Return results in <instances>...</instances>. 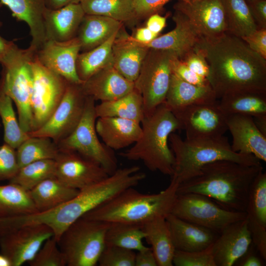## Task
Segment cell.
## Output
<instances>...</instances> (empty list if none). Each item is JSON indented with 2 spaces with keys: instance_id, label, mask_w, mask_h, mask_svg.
<instances>
[{
  "instance_id": "obj_1",
  "label": "cell",
  "mask_w": 266,
  "mask_h": 266,
  "mask_svg": "<svg viewBox=\"0 0 266 266\" xmlns=\"http://www.w3.org/2000/svg\"><path fill=\"white\" fill-rule=\"evenodd\" d=\"M209 70L207 79L217 99L242 91H266V59L241 38L228 33L200 46Z\"/></svg>"
},
{
  "instance_id": "obj_2",
  "label": "cell",
  "mask_w": 266,
  "mask_h": 266,
  "mask_svg": "<svg viewBox=\"0 0 266 266\" xmlns=\"http://www.w3.org/2000/svg\"><path fill=\"white\" fill-rule=\"evenodd\" d=\"M263 169L261 164L215 161L204 166L194 176L179 184L177 194H201L226 209L245 212L251 185Z\"/></svg>"
},
{
  "instance_id": "obj_3",
  "label": "cell",
  "mask_w": 266,
  "mask_h": 266,
  "mask_svg": "<svg viewBox=\"0 0 266 266\" xmlns=\"http://www.w3.org/2000/svg\"><path fill=\"white\" fill-rule=\"evenodd\" d=\"M139 170L136 166L117 168L112 174L80 190L69 200L46 211L44 216L46 223L56 233L62 234L87 213L124 190L137 186L146 177Z\"/></svg>"
},
{
  "instance_id": "obj_4",
  "label": "cell",
  "mask_w": 266,
  "mask_h": 266,
  "mask_svg": "<svg viewBox=\"0 0 266 266\" xmlns=\"http://www.w3.org/2000/svg\"><path fill=\"white\" fill-rule=\"evenodd\" d=\"M178 186L177 182L171 180L166 188L153 194L128 188L83 217L110 223L143 225L171 213Z\"/></svg>"
},
{
  "instance_id": "obj_5",
  "label": "cell",
  "mask_w": 266,
  "mask_h": 266,
  "mask_svg": "<svg viewBox=\"0 0 266 266\" xmlns=\"http://www.w3.org/2000/svg\"><path fill=\"white\" fill-rule=\"evenodd\" d=\"M142 133L129 149L120 155L130 161H141L148 169L172 176L174 156L169 147L170 134L181 126L171 111L163 103L141 122Z\"/></svg>"
},
{
  "instance_id": "obj_6",
  "label": "cell",
  "mask_w": 266,
  "mask_h": 266,
  "mask_svg": "<svg viewBox=\"0 0 266 266\" xmlns=\"http://www.w3.org/2000/svg\"><path fill=\"white\" fill-rule=\"evenodd\" d=\"M168 140L174 156L172 180L179 184L196 175L204 166L220 160H227L247 165L261 164L252 155L234 152L227 137L183 139L171 133Z\"/></svg>"
},
{
  "instance_id": "obj_7",
  "label": "cell",
  "mask_w": 266,
  "mask_h": 266,
  "mask_svg": "<svg viewBox=\"0 0 266 266\" xmlns=\"http://www.w3.org/2000/svg\"><path fill=\"white\" fill-rule=\"evenodd\" d=\"M36 52L30 45L26 49L19 48L17 45L0 63V82L5 93L15 103L20 126L27 133L33 130L32 63Z\"/></svg>"
},
{
  "instance_id": "obj_8",
  "label": "cell",
  "mask_w": 266,
  "mask_h": 266,
  "mask_svg": "<svg viewBox=\"0 0 266 266\" xmlns=\"http://www.w3.org/2000/svg\"><path fill=\"white\" fill-rule=\"evenodd\" d=\"M111 223L82 217L71 224L58 241L66 266H95L105 246Z\"/></svg>"
},
{
  "instance_id": "obj_9",
  "label": "cell",
  "mask_w": 266,
  "mask_h": 266,
  "mask_svg": "<svg viewBox=\"0 0 266 266\" xmlns=\"http://www.w3.org/2000/svg\"><path fill=\"white\" fill-rule=\"evenodd\" d=\"M95 100L87 96L83 115L74 130L57 144L60 151L76 152L101 166L109 175L118 168L113 150L101 143L96 130Z\"/></svg>"
},
{
  "instance_id": "obj_10",
  "label": "cell",
  "mask_w": 266,
  "mask_h": 266,
  "mask_svg": "<svg viewBox=\"0 0 266 266\" xmlns=\"http://www.w3.org/2000/svg\"><path fill=\"white\" fill-rule=\"evenodd\" d=\"M174 56L168 51L149 49L143 60L134 85L142 98L144 116L151 114L165 100Z\"/></svg>"
},
{
  "instance_id": "obj_11",
  "label": "cell",
  "mask_w": 266,
  "mask_h": 266,
  "mask_svg": "<svg viewBox=\"0 0 266 266\" xmlns=\"http://www.w3.org/2000/svg\"><path fill=\"white\" fill-rule=\"evenodd\" d=\"M170 213L219 234L230 224L246 218V212L229 210L196 193L177 194Z\"/></svg>"
},
{
  "instance_id": "obj_12",
  "label": "cell",
  "mask_w": 266,
  "mask_h": 266,
  "mask_svg": "<svg viewBox=\"0 0 266 266\" xmlns=\"http://www.w3.org/2000/svg\"><path fill=\"white\" fill-rule=\"evenodd\" d=\"M32 67V132L41 127L52 115L61 102L68 83L64 78L41 65L35 56Z\"/></svg>"
},
{
  "instance_id": "obj_13",
  "label": "cell",
  "mask_w": 266,
  "mask_h": 266,
  "mask_svg": "<svg viewBox=\"0 0 266 266\" xmlns=\"http://www.w3.org/2000/svg\"><path fill=\"white\" fill-rule=\"evenodd\" d=\"M87 96L80 84L67 83L59 104L48 120L30 136L48 137L56 143L68 136L76 128L83 115Z\"/></svg>"
},
{
  "instance_id": "obj_14",
  "label": "cell",
  "mask_w": 266,
  "mask_h": 266,
  "mask_svg": "<svg viewBox=\"0 0 266 266\" xmlns=\"http://www.w3.org/2000/svg\"><path fill=\"white\" fill-rule=\"evenodd\" d=\"M53 236L52 230L44 224L0 227V253L9 258L12 266H20L31 261L43 243Z\"/></svg>"
},
{
  "instance_id": "obj_15",
  "label": "cell",
  "mask_w": 266,
  "mask_h": 266,
  "mask_svg": "<svg viewBox=\"0 0 266 266\" xmlns=\"http://www.w3.org/2000/svg\"><path fill=\"white\" fill-rule=\"evenodd\" d=\"M178 119L186 139L216 138L228 130L226 116L219 100L192 104L172 112Z\"/></svg>"
},
{
  "instance_id": "obj_16",
  "label": "cell",
  "mask_w": 266,
  "mask_h": 266,
  "mask_svg": "<svg viewBox=\"0 0 266 266\" xmlns=\"http://www.w3.org/2000/svg\"><path fill=\"white\" fill-rule=\"evenodd\" d=\"M173 8L187 17L205 41L215 39L227 33L222 0H178Z\"/></svg>"
},
{
  "instance_id": "obj_17",
  "label": "cell",
  "mask_w": 266,
  "mask_h": 266,
  "mask_svg": "<svg viewBox=\"0 0 266 266\" xmlns=\"http://www.w3.org/2000/svg\"><path fill=\"white\" fill-rule=\"evenodd\" d=\"M81 46L78 38L65 41L46 40L36 51L35 56L44 66L67 82L80 84L76 71V61Z\"/></svg>"
},
{
  "instance_id": "obj_18",
  "label": "cell",
  "mask_w": 266,
  "mask_h": 266,
  "mask_svg": "<svg viewBox=\"0 0 266 266\" xmlns=\"http://www.w3.org/2000/svg\"><path fill=\"white\" fill-rule=\"evenodd\" d=\"M55 160L56 177L79 190L109 175L99 164L76 152L60 151Z\"/></svg>"
},
{
  "instance_id": "obj_19",
  "label": "cell",
  "mask_w": 266,
  "mask_h": 266,
  "mask_svg": "<svg viewBox=\"0 0 266 266\" xmlns=\"http://www.w3.org/2000/svg\"><path fill=\"white\" fill-rule=\"evenodd\" d=\"M172 19L175 27L172 31L148 43L138 42L149 49L169 51L182 60L189 52L200 48L204 40L187 17L180 12L175 10Z\"/></svg>"
},
{
  "instance_id": "obj_20",
  "label": "cell",
  "mask_w": 266,
  "mask_h": 266,
  "mask_svg": "<svg viewBox=\"0 0 266 266\" xmlns=\"http://www.w3.org/2000/svg\"><path fill=\"white\" fill-rule=\"evenodd\" d=\"M252 243L246 218L225 228L212 245L216 266H232Z\"/></svg>"
},
{
  "instance_id": "obj_21",
  "label": "cell",
  "mask_w": 266,
  "mask_h": 266,
  "mask_svg": "<svg viewBox=\"0 0 266 266\" xmlns=\"http://www.w3.org/2000/svg\"><path fill=\"white\" fill-rule=\"evenodd\" d=\"M226 116L228 130L233 138L232 150L237 153L252 155L260 161H266V136L258 129L253 117L242 114Z\"/></svg>"
},
{
  "instance_id": "obj_22",
  "label": "cell",
  "mask_w": 266,
  "mask_h": 266,
  "mask_svg": "<svg viewBox=\"0 0 266 266\" xmlns=\"http://www.w3.org/2000/svg\"><path fill=\"white\" fill-rule=\"evenodd\" d=\"M81 87L86 96L101 102L117 100L134 89V82L122 76L112 64L83 82Z\"/></svg>"
},
{
  "instance_id": "obj_23",
  "label": "cell",
  "mask_w": 266,
  "mask_h": 266,
  "mask_svg": "<svg viewBox=\"0 0 266 266\" xmlns=\"http://www.w3.org/2000/svg\"><path fill=\"white\" fill-rule=\"evenodd\" d=\"M85 15L80 3L56 9L46 7L43 13L45 40L65 41L75 37Z\"/></svg>"
},
{
  "instance_id": "obj_24",
  "label": "cell",
  "mask_w": 266,
  "mask_h": 266,
  "mask_svg": "<svg viewBox=\"0 0 266 266\" xmlns=\"http://www.w3.org/2000/svg\"><path fill=\"white\" fill-rule=\"evenodd\" d=\"M175 250L197 251L205 249L214 243L219 233L184 220L171 213L166 217Z\"/></svg>"
},
{
  "instance_id": "obj_25",
  "label": "cell",
  "mask_w": 266,
  "mask_h": 266,
  "mask_svg": "<svg viewBox=\"0 0 266 266\" xmlns=\"http://www.w3.org/2000/svg\"><path fill=\"white\" fill-rule=\"evenodd\" d=\"M119 32L112 48V65L125 78L134 82L149 49L143 46L133 36Z\"/></svg>"
},
{
  "instance_id": "obj_26",
  "label": "cell",
  "mask_w": 266,
  "mask_h": 266,
  "mask_svg": "<svg viewBox=\"0 0 266 266\" xmlns=\"http://www.w3.org/2000/svg\"><path fill=\"white\" fill-rule=\"evenodd\" d=\"M96 130L103 143L113 150L127 147L135 143L142 133L141 124L118 117H98Z\"/></svg>"
},
{
  "instance_id": "obj_27",
  "label": "cell",
  "mask_w": 266,
  "mask_h": 266,
  "mask_svg": "<svg viewBox=\"0 0 266 266\" xmlns=\"http://www.w3.org/2000/svg\"><path fill=\"white\" fill-rule=\"evenodd\" d=\"M18 21L27 23L32 36L30 45L37 50L45 41L43 13L44 0H0Z\"/></svg>"
},
{
  "instance_id": "obj_28",
  "label": "cell",
  "mask_w": 266,
  "mask_h": 266,
  "mask_svg": "<svg viewBox=\"0 0 266 266\" xmlns=\"http://www.w3.org/2000/svg\"><path fill=\"white\" fill-rule=\"evenodd\" d=\"M217 100L210 85L197 86L172 73L164 103L171 112L186 106Z\"/></svg>"
},
{
  "instance_id": "obj_29",
  "label": "cell",
  "mask_w": 266,
  "mask_h": 266,
  "mask_svg": "<svg viewBox=\"0 0 266 266\" xmlns=\"http://www.w3.org/2000/svg\"><path fill=\"white\" fill-rule=\"evenodd\" d=\"M123 23L109 17L85 14L78 29L81 51L86 52L101 44L121 29Z\"/></svg>"
},
{
  "instance_id": "obj_30",
  "label": "cell",
  "mask_w": 266,
  "mask_h": 266,
  "mask_svg": "<svg viewBox=\"0 0 266 266\" xmlns=\"http://www.w3.org/2000/svg\"><path fill=\"white\" fill-rule=\"evenodd\" d=\"M144 239L151 245L158 266H172L175 251L166 217H158L142 225Z\"/></svg>"
},
{
  "instance_id": "obj_31",
  "label": "cell",
  "mask_w": 266,
  "mask_h": 266,
  "mask_svg": "<svg viewBox=\"0 0 266 266\" xmlns=\"http://www.w3.org/2000/svg\"><path fill=\"white\" fill-rule=\"evenodd\" d=\"M79 191L66 185L57 177H53L37 184L29 191V193L38 212H42L69 200Z\"/></svg>"
},
{
  "instance_id": "obj_32",
  "label": "cell",
  "mask_w": 266,
  "mask_h": 266,
  "mask_svg": "<svg viewBox=\"0 0 266 266\" xmlns=\"http://www.w3.org/2000/svg\"><path fill=\"white\" fill-rule=\"evenodd\" d=\"M226 115L266 116V91H242L226 95L219 101Z\"/></svg>"
},
{
  "instance_id": "obj_33",
  "label": "cell",
  "mask_w": 266,
  "mask_h": 266,
  "mask_svg": "<svg viewBox=\"0 0 266 266\" xmlns=\"http://www.w3.org/2000/svg\"><path fill=\"white\" fill-rule=\"evenodd\" d=\"M95 109L98 118L118 117L141 123L144 117L142 98L135 89L117 100L101 102Z\"/></svg>"
},
{
  "instance_id": "obj_34",
  "label": "cell",
  "mask_w": 266,
  "mask_h": 266,
  "mask_svg": "<svg viewBox=\"0 0 266 266\" xmlns=\"http://www.w3.org/2000/svg\"><path fill=\"white\" fill-rule=\"evenodd\" d=\"M38 212L29 193L17 184L0 185V219Z\"/></svg>"
},
{
  "instance_id": "obj_35",
  "label": "cell",
  "mask_w": 266,
  "mask_h": 266,
  "mask_svg": "<svg viewBox=\"0 0 266 266\" xmlns=\"http://www.w3.org/2000/svg\"><path fill=\"white\" fill-rule=\"evenodd\" d=\"M118 32L101 44L79 54L76 61V71L82 82L112 64V48Z\"/></svg>"
},
{
  "instance_id": "obj_36",
  "label": "cell",
  "mask_w": 266,
  "mask_h": 266,
  "mask_svg": "<svg viewBox=\"0 0 266 266\" xmlns=\"http://www.w3.org/2000/svg\"><path fill=\"white\" fill-rule=\"evenodd\" d=\"M85 13L103 16L122 23L137 19L133 0H81Z\"/></svg>"
},
{
  "instance_id": "obj_37",
  "label": "cell",
  "mask_w": 266,
  "mask_h": 266,
  "mask_svg": "<svg viewBox=\"0 0 266 266\" xmlns=\"http://www.w3.org/2000/svg\"><path fill=\"white\" fill-rule=\"evenodd\" d=\"M222 1L226 13L227 33L242 38L258 29L245 0Z\"/></svg>"
},
{
  "instance_id": "obj_38",
  "label": "cell",
  "mask_w": 266,
  "mask_h": 266,
  "mask_svg": "<svg viewBox=\"0 0 266 266\" xmlns=\"http://www.w3.org/2000/svg\"><path fill=\"white\" fill-rule=\"evenodd\" d=\"M19 168L42 160H55L60 150L57 144L48 137L30 136L16 149Z\"/></svg>"
},
{
  "instance_id": "obj_39",
  "label": "cell",
  "mask_w": 266,
  "mask_h": 266,
  "mask_svg": "<svg viewBox=\"0 0 266 266\" xmlns=\"http://www.w3.org/2000/svg\"><path fill=\"white\" fill-rule=\"evenodd\" d=\"M145 235L142 225L111 223L106 233L105 245L140 251L149 248L142 241Z\"/></svg>"
},
{
  "instance_id": "obj_40",
  "label": "cell",
  "mask_w": 266,
  "mask_h": 266,
  "mask_svg": "<svg viewBox=\"0 0 266 266\" xmlns=\"http://www.w3.org/2000/svg\"><path fill=\"white\" fill-rule=\"evenodd\" d=\"M0 118L3 127L5 143L16 149L29 137L21 129L13 106V101L5 93L0 82Z\"/></svg>"
},
{
  "instance_id": "obj_41",
  "label": "cell",
  "mask_w": 266,
  "mask_h": 266,
  "mask_svg": "<svg viewBox=\"0 0 266 266\" xmlns=\"http://www.w3.org/2000/svg\"><path fill=\"white\" fill-rule=\"evenodd\" d=\"M53 177H56L55 160H42L20 167L9 182L29 191L44 180Z\"/></svg>"
},
{
  "instance_id": "obj_42",
  "label": "cell",
  "mask_w": 266,
  "mask_h": 266,
  "mask_svg": "<svg viewBox=\"0 0 266 266\" xmlns=\"http://www.w3.org/2000/svg\"><path fill=\"white\" fill-rule=\"evenodd\" d=\"M245 212L246 218L266 227V173L263 169L251 185Z\"/></svg>"
},
{
  "instance_id": "obj_43",
  "label": "cell",
  "mask_w": 266,
  "mask_h": 266,
  "mask_svg": "<svg viewBox=\"0 0 266 266\" xmlns=\"http://www.w3.org/2000/svg\"><path fill=\"white\" fill-rule=\"evenodd\" d=\"M31 266H65L66 263L58 241L53 236L42 244L34 258L29 262Z\"/></svg>"
},
{
  "instance_id": "obj_44",
  "label": "cell",
  "mask_w": 266,
  "mask_h": 266,
  "mask_svg": "<svg viewBox=\"0 0 266 266\" xmlns=\"http://www.w3.org/2000/svg\"><path fill=\"white\" fill-rule=\"evenodd\" d=\"M135 252L117 246L105 245L98 264L100 266H134Z\"/></svg>"
},
{
  "instance_id": "obj_45",
  "label": "cell",
  "mask_w": 266,
  "mask_h": 266,
  "mask_svg": "<svg viewBox=\"0 0 266 266\" xmlns=\"http://www.w3.org/2000/svg\"><path fill=\"white\" fill-rule=\"evenodd\" d=\"M172 262L173 265L175 266H216L212 245L205 249L197 251L175 250Z\"/></svg>"
},
{
  "instance_id": "obj_46",
  "label": "cell",
  "mask_w": 266,
  "mask_h": 266,
  "mask_svg": "<svg viewBox=\"0 0 266 266\" xmlns=\"http://www.w3.org/2000/svg\"><path fill=\"white\" fill-rule=\"evenodd\" d=\"M19 168L16 149L4 143L0 145V182L9 181L16 174Z\"/></svg>"
},
{
  "instance_id": "obj_47",
  "label": "cell",
  "mask_w": 266,
  "mask_h": 266,
  "mask_svg": "<svg viewBox=\"0 0 266 266\" xmlns=\"http://www.w3.org/2000/svg\"><path fill=\"white\" fill-rule=\"evenodd\" d=\"M171 67L172 73L186 82L197 86L210 85L206 78L194 72L176 56L172 58Z\"/></svg>"
},
{
  "instance_id": "obj_48",
  "label": "cell",
  "mask_w": 266,
  "mask_h": 266,
  "mask_svg": "<svg viewBox=\"0 0 266 266\" xmlns=\"http://www.w3.org/2000/svg\"><path fill=\"white\" fill-rule=\"evenodd\" d=\"M181 61L197 74L207 78L209 70V65L200 47L189 52Z\"/></svg>"
},
{
  "instance_id": "obj_49",
  "label": "cell",
  "mask_w": 266,
  "mask_h": 266,
  "mask_svg": "<svg viewBox=\"0 0 266 266\" xmlns=\"http://www.w3.org/2000/svg\"><path fill=\"white\" fill-rule=\"evenodd\" d=\"M252 243L261 257L266 260V227L256 221L246 218Z\"/></svg>"
},
{
  "instance_id": "obj_50",
  "label": "cell",
  "mask_w": 266,
  "mask_h": 266,
  "mask_svg": "<svg viewBox=\"0 0 266 266\" xmlns=\"http://www.w3.org/2000/svg\"><path fill=\"white\" fill-rule=\"evenodd\" d=\"M137 19L161 12L171 0H133ZM188 2L189 0H178Z\"/></svg>"
},
{
  "instance_id": "obj_51",
  "label": "cell",
  "mask_w": 266,
  "mask_h": 266,
  "mask_svg": "<svg viewBox=\"0 0 266 266\" xmlns=\"http://www.w3.org/2000/svg\"><path fill=\"white\" fill-rule=\"evenodd\" d=\"M241 38L252 50L266 59V29H258Z\"/></svg>"
},
{
  "instance_id": "obj_52",
  "label": "cell",
  "mask_w": 266,
  "mask_h": 266,
  "mask_svg": "<svg viewBox=\"0 0 266 266\" xmlns=\"http://www.w3.org/2000/svg\"><path fill=\"white\" fill-rule=\"evenodd\" d=\"M258 29H266V0L247 2Z\"/></svg>"
},
{
  "instance_id": "obj_53",
  "label": "cell",
  "mask_w": 266,
  "mask_h": 266,
  "mask_svg": "<svg viewBox=\"0 0 266 266\" xmlns=\"http://www.w3.org/2000/svg\"><path fill=\"white\" fill-rule=\"evenodd\" d=\"M256 247L252 243L247 252L234 264L238 266H262L263 259L259 252H255Z\"/></svg>"
},
{
  "instance_id": "obj_54",
  "label": "cell",
  "mask_w": 266,
  "mask_h": 266,
  "mask_svg": "<svg viewBox=\"0 0 266 266\" xmlns=\"http://www.w3.org/2000/svg\"><path fill=\"white\" fill-rule=\"evenodd\" d=\"M134 266H158L156 259L150 247L136 253Z\"/></svg>"
},
{
  "instance_id": "obj_55",
  "label": "cell",
  "mask_w": 266,
  "mask_h": 266,
  "mask_svg": "<svg viewBox=\"0 0 266 266\" xmlns=\"http://www.w3.org/2000/svg\"><path fill=\"white\" fill-rule=\"evenodd\" d=\"M166 17L162 16L158 13L151 15L148 17L146 27L152 32L159 34L166 27Z\"/></svg>"
},
{
  "instance_id": "obj_56",
  "label": "cell",
  "mask_w": 266,
  "mask_h": 266,
  "mask_svg": "<svg viewBox=\"0 0 266 266\" xmlns=\"http://www.w3.org/2000/svg\"><path fill=\"white\" fill-rule=\"evenodd\" d=\"M159 34L150 30L146 27L137 29L135 35L133 36L136 41L141 43H148L158 36Z\"/></svg>"
},
{
  "instance_id": "obj_57",
  "label": "cell",
  "mask_w": 266,
  "mask_h": 266,
  "mask_svg": "<svg viewBox=\"0 0 266 266\" xmlns=\"http://www.w3.org/2000/svg\"><path fill=\"white\" fill-rule=\"evenodd\" d=\"M2 25L0 21V28ZM16 46L13 41L7 40L0 35V64Z\"/></svg>"
},
{
  "instance_id": "obj_58",
  "label": "cell",
  "mask_w": 266,
  "mask_h": 266,
  "mask_svg": "<svg viewBox=\"0 0 266 266\" xmlns=\"http://www.w3.org/2000/svg\"><path fill=\"white\" fill-rule=\"evenodd\" d=\"M81 0H44L45 7L56 9L71 3H80Z\"/></svg>"
},
{
  "instance_id": "obj_59",
  "label": "cell",
  "mask_w": 266,
  "mask_h": 266,
  "mask_svg": "<svg viewBox=\"0 0 266 266\" xmlns=\"http://www.w3.org/2000/svg\"><path fill=\"white\" fill-rule=\"evenodd\" d=\"M253 118L258 129L264 135L266 136V116Z\"/></svg>"
},
{
  "instance_id": "obj_60",
  "label": "cell",
  "mask_w": 266,
  "mask_h": 266,
  "mask_svg": "<svg viewBox=\"0 0 266 266\" xmlns=\"http://www.w3.org/2000/svg\"><path fill=\"white\" fill-rule=\"evenodd\" d=\"M0 266H12L9 258L1 253H0Z\"/></svg>"
},
{
  "instance_id": "obj_61",
  "label": "cell",
  "mask_w": 266,
  "mask_h": 266,
  "mask_svg": "<svg viewBox=\"0 0 266 266\" xmlns=\"http://www.w3.org/2000/svg\"><path fill=\"white\" fill-rule=\"evenodd\" d=\"M245 0L247 2H250L254 0Z\"/></svg>"
},
{
  "instance_id": "obj_62",
  "label": "cell",
  "mask_w": 266,
  "mask_h": 266,
  "mask_svg": "<svg viewBox=\"0 0 266 266\" xmlns=\"http://www.w3.org/2000/svg\"><path fill=\"white\" fill-rule=\"evenodd\" d=\"M3 4L0 2V8L2 6Z\"/></svg>"
},
{
  "instance_id": "obj_63",
  "label": "cell",
  "mask_w": 266,
  "mask_h": 266,
  "mask_svg": "<svg viewBox=\"0 0 266 266\" xmlns=\"http://www.w3.org/2000/svg\"><path fill=\"white\" fill-rule=\"evenodd\" d=\"M1 126V124H0V127Z\"/></svg>"
}]
</instances>
